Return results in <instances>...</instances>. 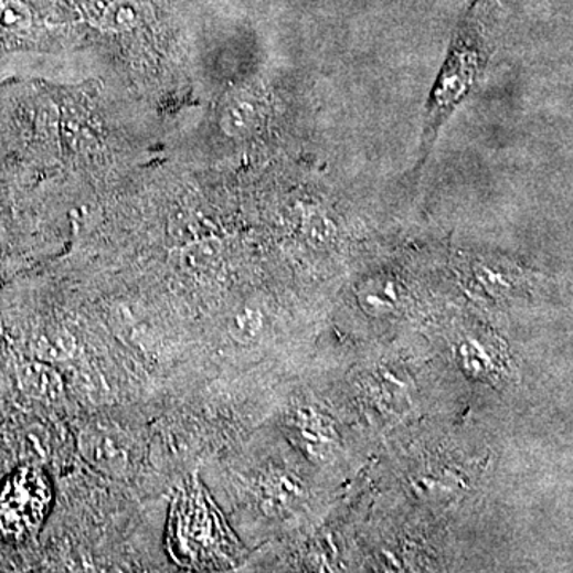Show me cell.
Here are the masks:
<instances>
[{
    "instance_id": "6da1fadb",
    "label": "cell",
    "mask_w": 573,
    "mask_h": 573,
    "mask_svg": "<svg viewBox=\"0 0 573 573\" xmlns=\"http://www.w3.org/2000/svg\"><path fill=\"white\" fill-rule=\"evenodd\" d=\"M489 42L478 21H467L454 35L448 56L428 97L423 129V153L427 155L438 131L477 85L489 60Z\"/></svg>"
},
{
    "instance_id": "5b68a950",
    "label": "cell",
    "mask_w": 573,
    "mask_h": 573,
    "mask_svg": "<svg viewBox=\"0 0 573 573\" xmlns=\"http://www.w3.org/2000/svg\"><path fill=\"white\" fill-rule=\"evenodd\" d=\"M265 100L252 86L234 89L220 104V129L232 139H246L258 131L265 118Z\"/></svg>"
},
{
    "instance_id": "277c9868",
    "label": "cell",
    "mask_w": 573,
    "mask_h": 573,
    "mask_svg": "<svg viewBox=\"0 0 573 573\" xmlns=\"http://www.w3.org/2000/svg\"><path fill=\"white\" fill-rule=\"evenodd\" d=\"M83 459L107 477H124L131 468V438L110 424H92L78 435Z\"/></svg>"
},
{
    "instance_id": "52a82bcc",
    "label": "cell",
    "mask_w": 573,
    "mask_h": 573,
    "mask_svg": "<svg viewBox=\"0 0 573 573\" xmlns=\"http://www.w3.org/2000/svg\"><path fill=\"white\" fill-rule=\"evenodd\" d=\"M24 382H26L29 394L38 396V399L55 402L64 394V381L55 367L43 365V363L29 367L24 373Z\"/></svg>"
},
{
    "instance_id": "ba28073f",
    "label": "cell",
    "mask_w": 573,
    "mask_h": 573,
    "mask_svg": "<svg viewBox=\"0 0 573 573\" xmlns=\"http://www.w3.org/2000/svg\"><path fill=\"white\" fill-rule=\"evenodd\" d=\"M263 327H265V322H263L262 312L254 308H243L234 312L229 323V330L234 340L243 342V344L257 341Z\"/></svg>"
},
{
    "instance_id": "9c48e42d",
    "label": "cell",
    "mask_w": 573,
    "mask_h": 573,
    "mask_svg": "<svg viewBox=\"0 0 573 573\" xmlns=\"http://www.w3.org/2000/svg\"><path fill=\"white\" fill-rule=\"evenodd\" d=\"M75 354L74 337L67 331L55 330L49 337L42 338L41 356L52 362H66Z\"/></svg>"
},
{
    "instance_id": "3957f363",
    "label": "cell",
    "mask_w": 573,
    "mask_h": 573,
    "mask_svg": "<svg viewBox=\"0 0 573 573\" xmlns=\"http://www.w3.org/2000/svg\"><path fill=\"white\" fill-rule=\"evenodd\" d=\"M49 479L38 468H21L0 488V540L24 542L41 531L52 506Z\"/></svg>"
},
{
    "instance_id": "7a4b0ae2",
    "label": "cell",
    "mask_w": 573,
    "mask_h": 573,
    "mask_svg": "<svg viewBox=\"0 0 573 573\" xmlns=\"http://www.w3.org/2000/svg\"><path fill=\"white\" fill-rule=\"evenodd\" d=\"M219 521L197 481L180 486L168 521V550L182 567H200L214 556Z\"/></svg>"
},
{
    "instance_id": "8992f818",
    "label": "cell",
    "mask_w": 573,
    "mask_h": 573,
    "mask_svg": "<svg viewBox=\"0 0 573 573\" xmlns=\"http://www.w3.org/2000/svg\"><path fill=\"white\" fill-rule=\"evenodd\" d=\"M35 38V17L20 0H0V52L28 45Z\"/></svg>"
}]
</instances>
